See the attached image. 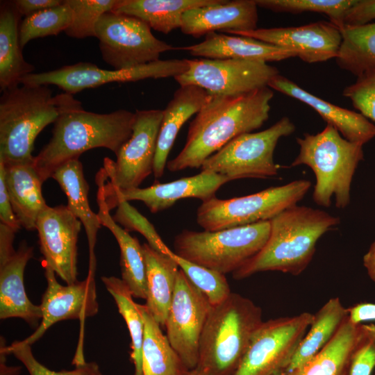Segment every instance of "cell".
I'll return each instance as SVG.
<instances>
[{
  "instance_id": "15",
  "label": "cell",
  "mask_w": 375,
  "mask_h": 375,
  "mask_svg": "<svg viewBox=\"0 0 375 375\" xmlns=\"http://www.w3.org/2000/svg\"><path fill=\"white\" fill-rule=\"evenodd\" d=\"M211 307L179 268L165 327L169 343L190 371L197 366L200 339Z\"/></svg>"
},
{
  "instance_id": "31",
  "label": "cell",
  "mask_w": 375,
  "mask_h": 375,
  "mask_svg": "<svg viewBox=\"0 0 375 375\" xmlns=\"http://www.w3.org/2000/svg\"><path fill=\"white\" fill-rule=\"evenodd\" d=\"M219 0H117L112 12L137 17L151 28L167 34L180 28L183 13Z\"/></svg>"
},
{
  "instance_id": "7",
  "label": "cell",
  "mask_w": 375,
  "mask_h": 375,
  "mask_svg": "<svg viewBox=\"0 0 375 375\" xmlns=\"http://www.w3.org/2000/svg\"><path fill=\"white\" fill-rule=\"evenodd\" d=\"M269 233V220L217 231L183 230L174 238V253L223 274L233 273L262 249Z\"/></svg>"
},
{
  "instance_id": "3",
  "label": "cell",
  "mask_w": 375,
  "mask_h": 375,
  "mask_svg": "<svg viewBox=\"0 0 375 375\" xmlns=\"http://www.w3.org/2000/svg\"><path fill=\"white\" fill-rule=\"evenodd\" d=\"M269 222L270 233L266 244L233 273L235 279L267 271L300 274L311 262L318 240L339 224L340 219L324 210L295 205Z\"/></svg>"
},
{
  "instance_id": "44",
  "label": "cell",
  "mask_w": 375,
  "mask_h": 375,
  "mask_svg": "<svg viewBox=\"0 0 375 375\" xmlns=\"http://www.w3.org/2000/svg\"><path fill=\"white\" fill-rule=\"evenodd\" d=\"M0 221L15 232L21 226L13 211L6 187L3 164L0 162Z\"/></svg>"
},
{
  "instance_id": "38",
  "label": "cell",
  "mask_w": 375,
  "mask_h": 375,
  "mask_svg": "<svg viewBox=\"0 0 375 375\" xmlns=\"http://www.w3.org/2000/svg\"><path fill=\"white\" fill-rule=\"evenodd\" d=\"M189 281L208 300L212 306L223 302L231 293L225 274L188 261L172 251Z\"/></svg>"
},
{
  "instance_id": "50",
  "label": "cell",
  "mask_w": 375,
  "mask_h": 375,
  "mask_svg": "<svg viewBox=\"0 0 375 375\" xmlns=\"http://www.w3.org/2000/svg\"><path fill=\"white\" fill-rule=\"evenodd\" d=\"M273 375H285V372H284V370H280V371L276 372Z\"/></svg>"
},
{
  "instance_id": "25",
  "label": "cell",
  "mask_w": 375,
  "mask_h": 375,
  "mask_svg": "<svg viewBox=\"0 0 375 375\" xmlns=\"http://www.w3.org/2000/svg\"><path fill=\"white\" fill-rule=\"evenodd\" d=\"M210 94L193 85L180 86L163 110L158 136L153 174L160 178L164 174L168 155L183 125L197 114L206 103Z\"/></svg>"
},
{
  "instance_id": "37",
  "label": "cell",
  "mask_w": 375,
  "mask_h": 375,
  "mask_svg": "<svg viewBox=\"0 0 375 375\" xmlns=\"http://www.w3.org/2000/svg\"><path fill=\"white\" fill-rule=\"evenodd\" d=\"M258 7L275 12L300 14L313 12L326 15L341 29L349 8L356 0H255Z\"/></svg>"
},
{
  "instance_id": "26",
  "label": "cell",
  "mask_w": 375,
  "mask_h": 375,
  "mask_svg": "<svg viewBox=\"0 0 375 375\" xmlns=\"http://www.w3.org/2000/svg\"><path fill=\"white\" fill-rule=\"evenodd\" d=\"M3 167L6 190L17 219L21 227L34 231L38 217L48 206L42 195L43 181L33 162L3 164Z\"/></svg>"
},
{
  "instance_id": "8",
  "label": "cell",
  "mask_w": 375,
  "mask_h": 375,
  "mask_svg": "<svg viewBox=\"0 0 375 375\" xmlns=\"http://www.w3.org/2000/svg\"><path fill=\"white\" fill-rule=\"evenodd\" d=\"M310 186L308 180L301 179L247 196L229 199L214 197L197 208V222L204 231H217L269 221L297 205Z\"/></svg>"
},
{
  "instance_id": "11",
  "label": "cell",
  "mask_w": 375,
  "mask_h": 375,
  "mask_svg": "<svg viewBox=\"0 0 375 375\" xmlns=\"http://www.w3.org/2000/svg\"><path fill=\"white\" fill-rule=\"evenodd\" d=\"M188 68V59L158 60L126 69H105L94 63L79 62L24 76L20 84L56 85L63 92L74 94L106 83L135 82L147 78L176 77Z\"/></svg>"
},
{
  "instance_id": "40",
  "label": "cell",
  "mask_w": 375,
  "mask_h": 375,
  "mask_svg": "<svg viewBox=\"0 0 375 375\" xmlns=\"http://www.w3.org/2000/svg\"><path fill=\"white\" fill-rule=\"evenodd\" d=\"M71 7L74 19L65 32L70 38L96 37L97 24L106 12L112 11L117 0H65Z\"/></svg>"
},
{
  "instance_id": "20",
  "label": "cell",
  "mask_w": 375,
  "mask_h": 375,
  "mask_svg": "<svg viewBox=\"0 0 375 375\" xmlns=\"http://www.w3.org/2000/svg\"><path fill=\"white\" fill-rule=\"evenodd\" d=\"M258 20L255 0H219L185 12L180 28L186 35L200 38L216 31H253L257 28Z\"/></svg>"
},
{
  "instance_id": "34",
  "label": "cell",
  "mask_w": 375,
  "mask_h": 375,
  "mask_svg": "<svg viewBox=\"0 0 375 375\" xmlns=\"http://www.w3.org/2000/svg\"><path fill=\"white\" fill-rule=\"evenodd\" d=\"M342 43L335 58L338 66L356 77L375 67V22L344 26Z\"/></svg>"
},
{
  "instance_id": "6",
  "label": "cell",
  "mask_w": 375,
  "mask_h": 375,
  "mask_svg": "<svg viewBox=\"0 0 375 375\" xmlns=\"http://www.w3.org/2000/svg\"><path fill=\"white\" fill-rule=\"evenodd\" d=\"M297 142L299 154L290 166L304 165L312 170L316 179L314 201L329 207L334 195L335 206L346 208L350 202L353 176L364 158L363 145L346 140L328 124L317 134L305 133L297 138Z\"/></svg>"
},
{
  "instance_id": "18",
  "label": "cell",
  "mask_w": 375,
  "mask_h": 375,
  "mask_svg": "<svg viewBox=\"0 0 375 375\" xmlns=\"http://www.w3.org/2000/svg\"><path fill=\"white\" fill-rule=\"evenodd\" d=\"M228 33L254 38L281 48L292 50L308 63L324 62L336 58L342 43L338 27L330 22L249 31H229Z\"/></svg>"
},
{
  "instance_id": "47",
  "label": "cell",
  "mask_w": 375,
  "mask_h": 375,
  "mask_svg": "<svg viewBox=\"0 0 375 375\" xmlns=\"http://www.w3.org/2000/svg\"><path fill=\"white\" fill-rule=\"evenodd\" d=\"M15 233L8 226L0 224V263L5 262L15 252L13 248Z\"/></svg>"
},
{
  "instance_id": "16",
  "label": "cell",
  "mask_w": 375,
  "mask_h": 375,
  "mask_svg": "<svg viewBox=\"0 0 375 375\" xmlns=\"http://www.w3.org/2000/svg\"><path fill=\"white\" fill-rule=\"evenodd\" d=\"M81 222L67 206H47L39 215L36 227L44 266L67 284L77 281V242Z\"/></svg>"
},
{
  "instance_id": "14",
  "label": "cell",
  "mask_w": 375,
  "mask_h": 375,
  "mask_svg": "<svg viewBox=\"0 0 375 375\" xmlns=\"http://www.w3.org/2000/svg\"><path fill=\"white\" fill-rule=\"evenodd\" d=\"M163 110H136L133 133L113 161L105 158L103 168L112 188L126 190L139 188L151 173Z\"/></svg>"
},
{
  "instance_id": "30",
  "label": "cell",
  "mask_w": 375,
  "mask_h": 375,
  "mask_svg": "<svg viewBox=\"0 0 375 375\" xmlns=\"http://www.w3.org/2000/svg\"><path fill=\"white\" fill-rule=\"evenodd\" d=\"M20 15L13 1H3L0 6V90L20 85L22 79L33 73L35 67L26 61L19 38Z\"/></svg>"
},
{
  "instance_id": "39",
  "label": "cell",
  "mask_w": 375,
  "mask_h": 375,
  "mask_svg": "<svg viewBox=\"0 0 375 375\" xmlns=\"http://www.w3.org/2000/svg\"><path fill=\"white\" fill-rule=\"evenodd\" d=\"M106 201L110 210L117 207L115 215L112 216L117 224L122 226L128 232L136 231L142 234L154 250L165 255L170 254L172 250L163 242L153 225L128 201L119 198Z\"/></svg>"
},
{
  "instance_id": "19",
  "label": "cell",
  "mask_w": 375,
  "mask_h": 375,
  "mask_svg": "<svg viewBox=\"0 0 375 375\" xmlns=\"http://www.w3.org/2000/svg\"><path fill=\"white\" fill-rule=\"evenodd\" d=\"M231 181L227 177L208 171L165 183H156L145 188L121 190L105 184L106 199L119 198L126 201H141L152 213L172 206L183 199L195 198L206 201L215 197L224 184Z\"/></svg>"
},
{
  "instance_id": "1",
  "label": "cell",
  "mask_w": 375,
  "mask_h": 375,
  "mask_svg": "<svg viewBox=\"0 0 375 375\" xmlns=\"http://www.w3.org/2000/svg\"><path fill=\"white\" fill-rule=\"evenodd\" d=\"M274 92L265 87L239 96L210 94L190 122L183 149L167 164L170 172L201 168L203 162L240 135L268 119Z\"/></svg>"
},
{
  "instance_id": "49",
  "label": "cell",
  "mask_w": 375,
  "mask_h": 375,
  "mask_svg": "<svg viewBox=\"0 0 375 375\" xmlns=\"http://www.w3.org/2000/svg\"><path fill=\"white\" fill-rule=\"evenodd\" d=\"M187 375H204L201 371L195 368L192 370H190Z\"/></svg>"
},
{
  "instance_id": "21",
  "label": "cell",
  "mask_w": 375,
  "mask_h": 375,
  "mask_svg": "<svg viewBox=\"0 0 375 375\" xmlns=\"http://www.w3.org/2000/svg\"><path fill=\"white\" fill-rule=\"evenodd\" d=\"M268 87L311 107L349 141L364 145L375 137V126L362 114L326 101L283 76H275Z\"/></svg>"
},
{
  "instance_id": "24",
  "label": "cell",
  "mask_w": 375,
  "mask_h": 375,
  "mask_svg": "<svg viewBox=\"0 0 375 375\" xmlns=\"http://www.w3.org/2000/svg\"><path fill=\"white\" fill-rule=\"evenodd\" d=\"M179 49L192 56L208 59H238L271 62L297 57L292 50L281 48L262 41L240 35H228L210 33L205 40L196 44Z\"/></svg>"
},
{
  "instance_id": "5",
  "label": "cell",
  "mask_w": 375,
  "mask_h": 375,
  "mask_svg": "<svg viewBox=\"0 0 375 375\" xmlns=\"http://www.w3.org/2000/svg\"><path fill=\"white\" fill-rule=\"evenodd\" d=\"M262 322L258 306L231 292L211 307L201 336L196 368L204 375H232Z\"/></svg>"
},
{
  "instance_id": "35",
  "label": "cell",
  "mask_w": 375,
  "mask_h": 375,
  "mask_svg": "<svg viewBox=\"0 0 375 375\" xmlns=\"http://www.w3.org/2000/svg\"><path fill=\"white\" fill-rule=\"evenodd\" d=\"M101 281L113 297L118 311L124 319L129 331L131 358L135 367V375H142V347L144 334V319L142 305L134 301L128 287L115 276H102Z\"/></svg>"
},
{
  "instance_id": "23",
  "label": "cell",
  "mask_w": 375,
  "mask_h": 375,
  "mask_svg": "<svg viewBox=\"0 0 375 375\" xmlns=\"http://www.w3.org/2000/svg\"><path fill=\"white\" fill-rule=\"evenodd\" d=\"M33 256V248L23 241L12 256L0 263L1 319L18 317L35 326L42 319L41 307L29 300L24 283V270Z\"/></svg>"
},
{
  "instance_id": "48",
  "label": "cell",
  "mask_w": 375,
  "mask_h": 375,
  "mask_svg": "<svg viewBox=\"0 0 375 375\" xmlns=\"http://www.w3.org/2000/svg\"><path fill=\"white\" fill-rule=\"evenodd\" d=\"M363 264L370 278L375 283V241L364 256Z\"/></svg>"
},
{
  "instance_id": "29",
  "label": "cell",
  "mask_w": 375,
  "mask_h": 375,
  "mask_svg": "<svg viewBox=\"0 0 375 375\" xmlns=\"http://www.w3.org/2000/svg\"><path fill=\"white\" fill-rule=\"evenodd\" d=\"M146 264V307L156 321L165 326L174 294L179 267L169 255L161 253L147 243L142 244Z\"/></svg>"
},
{
  "instance_id": "41",
  "label": "cell",
  "mask_w": 375,
  "mask_h": 375,
  "mask_svg": "<svg viewBox=\"0 0 375 375\" xmlns=\"http://www.w3.org/2000/svg\"><path fill=\"white\" fill-rule=\"evenodd\" d=\"M5 349L7 353L13 354L24 365L30 375H102L95 362H85L72 370H51L35 359L31 345L22 340L14 342Z\"/></svg>"
},
{
  "instance_id": "10",
  "label": "cell",
  "mask_w": 375,
  "mask_h": 375,
  "mask_svg": "<svg viewBox=\"0 0 375 375\" xmlns=\"http://www.w3.org/2000/svg\"><path fill=\"white\" fill-rule=\"evenodd\" d=\"M102 59L114 69H126L160 60L174 48L156 38L142 20L112 11L99 19L95 29Z\"/></svg>"
},
{
  "instance_id": "28",
  "label": "cell",
  "mask_w": 375,
  "mask_h": 375,
  "mask_svg": "<svg viewBox=\"0 0 375 375\" xmlns=\"http://www.w3.org/2000/svg\"><path fill=\"white\" fill-rule=\"evenodd\" d=\"M366 325L345 319L331 341L308 362L285 375H349L353 354Z\"/></svg>"
},
{
  "instance_id": "42",
  "label": "cell",
  "mask_w": 375,
  "mask_h": 375,
  "mask_svg": "<svg viewBox=\"0 0 375 375\" xmlns=\"http://www.w3.org/2000/svg\"><path fill=\"white\" fill-rule=\"evenodd\" d=\"M342 95L360 114L375 122V67L357 76L355 83L344 89Z\"/></svg>"
},
{
  "instance_id": "46",
  "label": "cell",
  "mask_w": 375,
  "mask_h": 375,
  "mask_svg": "<svg viewBox=\"0 0 375 375\" xmlns=\"http://www.w3.org/2000/svg\"><path fill=\"white\" fill-rule=\"evenodd\" d=\"M348 317L354 324L375 320V303H360L347 308Z\"/></svg>"
},
{
  "instance_id": "32",
  "label": "cell",
  "mask_w": 375,
  "mask_h": 375,
  "mask_svg": "<svg viewBox=\"0 0 375 375\" xmlns=\"http://www.w3.org/2000/svg\"><path fill=\"white\" fill-rule=\"evenodd\" d=\"M347 316V308L340 299H330L314 315L310 329L299 343L285 373L299 367L320 351L333 338Z\"/></svg>"
},
{
  "instance_id": "9",
  "label": "cell",
  "mask_w": 375,
  "mask_h": 375,
  "mask_svg": "<svg viewBox=\"0 0 375 375\" xmlns=\"http://www.w3.org/2000/svg\"><path fill=\"white\" fill-rule=\"evenodd\" d=\"M294 131V124L283 117L264 131L240 135L208 157L201 171L223 175L230 181L274 176L278 170L274 161L276 146L280 138Z\"/></svg>"
},
{
  "instance_id": "22",
  "label": "cell",
  "mask_w": 375,
  "mask_h": 375,
  "mask_svg": "<svg viewBox=\"0 0 375 375\" xmlns=\"http://www.w3.org/2000/svg\"><path fill=\"white\" fill-rule=\"evenodd\" d=\"M108 179L103 168L96 176L98 185L97 201L99 206L97 213L101 226L108 228L115 236L120 250V268L122 279L128 287L135 298L147 299L146 264L142 245L139 240L132 237L128 231L121 227L112 219L106 203L105 181Z\"/></svg>"
},
{
  "instance_id": "17",
  "label": "cell",
  "mask_w": 375,
  "mask_h": 375,
  "mask_svg": "<svg viewBox=\"0 0 375 375\" xmlns=\"http://www.w3.org/2000/svg\"><path fill=\"white\" fill-rule=\"evenodd\" d=\"M47 289L41 304L42 319L35 332L22 341L30 345L38 340L53 324L66 319L93 317L99 311L94 274L88 273L81 281L62 285L55 272L44 266Z\"/></svg>"
},
{
  "instance_id": "45",
  "label": "cell",
  "mask_w": 375,
  "mask_h": 375,
  "mask_svg": "<svg viewBox=\"0 0 375 375\" xmlns=\"http://www.w3.org/2000/svg\"><path fill=\"white\" fill-rule=\"evenodd\" d=\"M14 5L21 17H24L40 11L59 6L63 0H15Z\"/></svg>"
},
{
  "instance_id": "36",
  "label": "cell",
  "mask_w": 375,
  "mask_h": 375,
  "mask_svg": "<svg viewBox=\"0 0 375 375\" xmlns=\"http://www.w3.org/2000/svg\"><path fill=\"white\" fill-rule=\"evenodd\" d=\"M73 19V11L65 0L59 6L24 17L19 28L22 49L33 39L57 35L61 32H65L72 25Z\"/></svg>"
},
{
  "instance_id": "2",
  "label": "cell",
  "mask_w": 375,
  "mask_h": 375,
  "mask_svg": "<svg viewBox=\"0 0 375 375\" xmlns=\"http://www.w3.org/2000/svg\"><path fill=\"white\" fill-rule=\"evenodd\" d=\"M0 98V162H33L35 140L63 114L83 108L73 94L53 95L49 85L20 84Z\"/></svg>"
},
{
  "instance_id": "43",
  "label": "cell",
  "mask_w": 375,
  "mask_h": 375,
  "mask_svg": "<svg viewBox=\"0 0 375 375\" xmlns=\"http://www.w3.org/2000/svg\"><path fill=\"white\" fill-rule=\"evenodd\" d=\"M375 367V325H366L351 361L349 375H371Z\"/></svg>"
},
{
  "instance_id": "12",
  "label": "cell",
  "mask_w": 375,
  "mask_h": 375,
  "mask_svg": "<svg viewBox=\"0 0 375 375\" xmlns=\"http://www.w3.org/2000/svg\"><path fill=\"white\" fill-rule=\"evenodd\" d=\"M313 317L304 312L263 322L232 375H273L285 370Z\"/></svg>"
},
{
  "instance_id": "33",
  "label": "cell",
  "mask_w": 375,
  "mask_h": 375,
  "mask_svg": "<svg viewBox=\"0 0 375 375\" xmlns=\"http://www.w3.org/2000/svg\"><path fill=\"white\" fill-rule=\"evenodd\" d=\"M142 308L144 319L142 375H187L190 370L163 334L160 325L145 305Z\"/></svg>"
},
{
  "instance_id": "27",
  "label": "cell",
  "mask_w": 375,
  "mask_h": 375,
  "mask_svg": "<svg viewBox=\"0 0 375 375\" xmlns=\"http://www.w3.org/2000/svg\"><path fill=\"white\" fill-rule=\"evenodd\" d=\"M60 186L67 198V208L81 222L88 238L90 251L89 272L94 273L96 258L94 249L99 229V217L90 208L89 185L83 174L79 158H74L58 167L51 176Z\"/></svg>"
},
{
  "instance_id": "13",
  "label": "cell",
  "mask_w": 375,
  "mask_h": 375,
  "mask_svg": "<svg viewBox=\"0 0 375 375\" xmlns=\"http://www.w3.org/2000/svg\"><path fill=\"white\" fill-rule=\"evenodd\" d=\"M188 68L174 79L180 86L193 85L210 94L239 96L268 87L280 74L262 61L238 59H188Z\"/></svg>"
},
{
  "instance_id": "4",
  "label": "cell",
  "mask_w": 375,
  "mask_h": 375,
  "mask_svg": "<svg viewBox=\"0 0 375 375\" xmlns=\"http://www.w3.org/2000/svg\"><path fill=\"white\" fill-rule=\"evenodd\" d=\"M135 112L119 109L109 113H97L83 108L61 115L53 124L52 135L34 157V167L44 182L54 170L95 148H106L117 154L131 138Z\"/></svg>"
}]
</instances>
